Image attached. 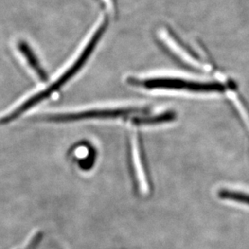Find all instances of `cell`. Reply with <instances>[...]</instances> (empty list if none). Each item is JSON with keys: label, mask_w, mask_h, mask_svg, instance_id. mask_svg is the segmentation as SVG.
Listing matches in <instances>:
<instances>
[{"label": "cell", "mask_w": 249, "mask_h": 249, "mask_svg": "<svg viewBox=\"0 0 249 249\" xmlns=\"http://www.w3.org/2000/svg\"><path fill=\"white\" fill-rule=\"evenodd\" d=\"M130 165L137 192L141 196L147 197L151 191L150 179L144 163L141 142L137 137L132 140L130 145Z\"/></svg>", "instance_id": "obj_3"}, {"label": "cell", "mask_w": 249, "mask_h": 249, "mask_svg": "<svg viewBox=\"0 0 249 249\" xmlns=\"http://www.w3.org/2000/svg\"><path fill=\"white\" fill-rule=\"evenodd\" d=\"M175 119L174 113L167 112L163 115H156V116H143L137 117L133 120L135 124H160V123L169 122Z\"/></svg>", "instance_id": "obj_6"}, {"label": "cell", "mask_w": 249, "mask_h": 249, "mask_svg": "<svg viewBox=\"0 0 249 249\" xmlns=\"http://www.w3.org/2000/svg\"><path fill=\"white\" fill-rule=\"evenodd\" d=\"M144 110L141 108H110L96 109L89 111H78V112L67 113L62 115L50 116L49 120L55 122H73L83 120H93V119H116L125 117L131 115L143 114Z\"/></svg>", "instance_id": "obj_4"}, {"label": "cell", "mask_w": 249, "mask_h": 249, "mask_svg": "<svg viewBox=\"0 0 249 249\" xmlns=\"http://www.w3.org/2000/svg\"><path fill=\"white\" fill-rule=\"evenodd\" d=\"M131 84L146 89H186L191 91H223L224 87L219 83H201L180 78H154L130 79Z\"/></svg>", "instance_id": "obj_2"}, {"label": "cell", "mask_w": 249, "mask_h": 249, "mask_svg": "<svg viewBox=\"0 0 249 249\" xmlns=\"http://www.w3.org/2000/svg\"><path fill=\"white\" fill-rule=\"evenodd\" d=\"M18 49L19 52L21 53V54L24 56V59L28 62V66H30L31 69L33 70L36 74L38 76V78H40L41 81H47V74L44 71V69L40 66V61H38L35 53L33 52L32 49L29 47L28 43L21 41L18 44Z\"/></svg>", "instance_id": "obj_5"}, {"label": "cell", "mask_w": 249, "mask_h": 249, "mask_svg": "<svg viewBox=\"0 0 249 249\" xmlns=\"http://www.w3.org/2000/svg\"><path fill=\"white\" fill-rule=\"evenodd\" d=\"M218 196L222 199L231 200L249 205V195L248 194L223 189L218 192Z\"/></svg>", "instance_id": "obj_7"}, {"label": "cell", "mask_w": 249, "mask_h": 249, "mask_svg": "<svg viewBox=\"0 0 249 249\" xmlns=\"http://www.w3.org/2000/svg\"><path fill=\"white\" fill-rule=\"evenodd\" d=\"M107 25H108V21L107 19L102 22L99 28H97L96 31L92 36L91 39L87 43L84 50L78 56V58L76 59L73 65L70 66L66 70V72H64L60 76V78H57L54 83L50 85V87H48L46 89H44L42 91L38 92L37 94H34L33 97L29 98L20 106L16 108V110L8 114L6 117L3 118L2 122L9 123L12 120L19 117L23 113L28 111L31 107H33L36 105L40 104L45 99H47L51 94L59 90L61 87L68 83L69 81L71 80L73 78V76H75L80 71L81 69L85 66V64L87 63L89 56L93 53L94 49L96 48L97 45L101 40L102 36L106 32Z\"/></svg>", "instance_id": "obj_1"}]
</instances>
